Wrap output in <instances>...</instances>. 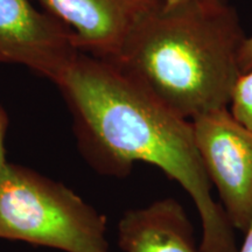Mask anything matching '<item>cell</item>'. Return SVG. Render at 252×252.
<instances>
[{
  "mask_svg": "<svg viewBox=\"0 0 252 252\" xmlns=\"http://www.w3.org/2000/svg\"><path fill=\"white\" fill-rule=\"evenodd\" d=\"M245 237L242 244L241 249H238L237 252H252V224L250 225L247 231L244 232Z\"/></svg>",
  "mask_w": 252,
  "mask_h": 252,
  "instance_id": "8fae6325",
  "label": "cell"
},
{
  "mask_svg": "<svg viewBox=\"0 0 252 252\" xmlns=\"http://www.w3.org/2000/svg\"><path fill=\"white\" fill-rule=\"evenodd\" d=\"M163 0H37L43 11L74 32L77 49L115 59L137 24Z\"/></svg>",
  "mask_w": 252,
  "mask_h": 252,
  "instance_id": "8992f818",
  "label": "cell"
},
{
  "mask_svg": "<svg viewBox=\"0 0 252 252\" xmlns=\"http://www.w3.org/2000/svg\"><path fill=\"white\" fill-rule=\"evenodd\" d=\"M118 245L124 252H202L190 219L171 197L126 212L118 224Z\"/></svg>",
  "mask_w": 252,
  "mask_h": 252,
  "instance_id": "52a82bcc",
  "label": "cell"
},
{
  "mask_svg": "<svg viewBox=\"0 0 252 252\" xmlns=\"http://www.w3.org/2000/svg\"><path fill=\"white\" fill-rule=\"evenodd\" d=\"M229 105L236 121L252 131V69L238 77Z\"/></svg>",
  "mask_w": 252,
  "mask_h": 252,
  "instance_id": "ba28073f",
  "label": "cell"
},
{
  "mask_svg": "<svg viewBox=\"0 0 252 252\" xmlns=\"http://www.w3.org/2000/svg\"><path fill=\"white\" fill-rule=\"evenodd\" d=\"M201 161L235 230L252 224V131L228 108L191 121Z\"/></svg>",
  "mask_w": 252,
  "mask_h": 252,
  "instance_id": "277c9868",
  "label": "cell"
},
{
  "mask_svg": "<svg viewBox=\"0 0 252 252\" xmlns=\"http://www.w3.org/2000/svg\"><path fill=\"white\" fill-rule=\"evenodd\" d=\"M106 217L63 186L26 167L0 172V238L65 252H109Z\"/></svg>",
  "mask_w": 252,
  "mask_h": 252,
  "instance_id": "3957f363",
  "label": "cell"
},
{
  "mask_svg": "<svg viewBox=\"0 0 252 252\" xmlns=\"http://www.w3.org/2000/svg\"><path fill=\"white\" fill-rule=\"evenodd\" d=\"M8 127V117L7 113L0 105V172L5 168V166L7 165L6 161V156H5V135L7 132Z\"/></svg>",
  "mask_w": 252,
  "mask_h": 252,
  "instance_id": "9c48e42d",
  "label": "cell"
},
{
  "mask_svg": "<svg viewBox=\"0 0 252 252\" xmlns=\"http://www.w3.org/2000/svg\"><path fill=\"white\" fill-rule=\"evenodd\" d=\"M55 86L70 110L82 156L94 171L126 178L135 162L158 167L194 202L202 252L238 251L235 229L213 196L191 121L115 63L83 53Z\"/></svg>",
  "mask_w": 252,
  "mask_h": 252,
  "instance_id": "6da1fadb",
  "label": "cell"
},
{
  "mask_svg": "<svg viewBox=\"0 0 252 252\" xmlns=\"http://www.w3.org/2000/svg\"><path fill=\"white\" fill-rule=\"evenodd\" d=\"M247 35L229 4L162 1L141 19L110 62L180 117L228 108Z\"/></svg>",
  "mask_w": 252,
  "mask_h": 252,
  "instance_id": "7a4b0ae2",
  "label": "cell"
},
{
  "mask_svg": "<svg viewBox=\"0 0 252 252\" xmlns=\"http://www.w3.org/2000/svg\"><path fill=\"white\" fill-rule=\"evenodd\" d=\"M239 65H241L242 74L252 69V35L247 36L244 41L239 55Z\"/></svg>",
  "mask_w": 252,
  "mask_h": 252,
  "instance_id": "30bf717a",
  "label": "cell"
},
{
  "mask_svg": "<svg viewBox=\"0 0 252 252\" xmlns=\"http://www.w3.org/2000/svg\"><path fill=\"white\" fill-rule=\"evenodd\" d=\"M74 32L31 0H0V62L20 64L56 84L80 54Z\"/></svg>",
  "mask_w": 252,
  "mask_h": 252,
  "instance_id": "5b68a950",
  "label": "cell"
},
{
  "mask_svg": "<svg viewBox=\"0 0 252 252\" xmlns=\"http://www.w3.org/2000/svg\"><path fill=\"white\" fill-rule=\"evenodd\" d=\"M166 4H180V2H214V4H229L230 0H163Z\"/></svg>",
  "mask_w": 252,
  "mask_h": 252,
  "instance_id": "7c38bea8",
  "label": "cell"
}]
</instances>
